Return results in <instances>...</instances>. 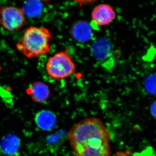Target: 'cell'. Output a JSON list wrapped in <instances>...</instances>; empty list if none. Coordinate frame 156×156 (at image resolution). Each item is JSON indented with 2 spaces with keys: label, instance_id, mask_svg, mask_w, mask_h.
I'll return each instance as SVG.
<instances>
[{
  "label": "cell",
  "instance_id": "obj_1",
  "mask_svg": "<svg viewBox=\"0 0 156 156\" xmlns=\"http://www.w3.org/2000/svg\"><path fill=\"white\" fill-rule=\"evenodd\" d=\"M67 136L74 156H111L109 132L98 118H86L76 123Z\"/></svg>",
  "mask_w": 156,
  "mask_h": 156
},
{
  "label": "cell",
  "instance_id": "obj_3",
  "mask_svg": "<svg viewBox=\"0 0 156 156\" xmlns=\"http://www.w3.org/2000/svg\"><path fill=\"white\" fill-rule=\"evenodd\" d=\"M76 66L67 52L61 51L48 58L46 69L52 79L60 80L69 77L76 71Z\"/></svg>",
  "mask_w": 156,
  "mask_h": 156
},
{
  "label": "cell",
  "instance_id": "obj_8",
  "mask_svg": "<svg viewBox=\"0 0 156 156\" xmlns=\"http://www.w3.org/2000/svg\"><path fill=\"white\" fill-rule=\"evenodd\" d=\"M72 35L76 41L80 43H86L90 41L93 36L91 26L84 21L76 22L71 31Z\"/></svg>",
  "mask_w": 156,
  "mask_h": 156
},
{
  "label": "cell",
  "instance_id": "obj_4",
  "mask_svg": "<svg viewBox=\"0 0 156 156\" xmlns=\"http://www.w3.org/2000/svg\"><path fill=\"white\" fill-rule=\"evenodd\" d=\"M0 22L6 30H18L25 23V15L22 9L15 6L2 7L0 9Z\"/></svg>",
  "mask_w": 156,
  "mask_h": 156
},
{
  "label": "cell",
  "instance_id": "obj_6",
  "mask_svg": "<svg viewBox=\"0 0 156 156\" xmlns=\"http://www.w3.org/2000/svg\"><path fill=\"white\" fill-rule=\"evenodd\" d=\"M116 17V14L114 9L108 4L98 5L92 12V20L98 27L109 25Z\"/></svg>",
  "mask_w": 156,
  "mask_h": 156
},
{
  "label": "cell",
  "instance_id": "obj_5",
  "mask_svg": "<svg viewBox=\"0 0 156 156\" xmlns=\"http://www.w3.org/2000/svg\"><path fill=\"white\" fill-rule=\"evenodd\" d=\"M91 52L101 65L106 69L114 66L115 58L111 43L105 38H98L92 44Z\"/></svg>",
  "mask_w": 156,
  "mask_h": 156
},
{
  "label": "cell",
  "instance_id": "obj_11",
  "mask_svg": "<svg viewBox=\"0 0 156 156\" xmlns=\"http://www.w3.org/2000/svg\"><path fill=\"white\" fill-rule=\"evenodd\" d=\"M21 9L25 16L29 18H35L42 14L43 2L40 0H24Z\"/></svg>",
  "mask_w": 156,
  "mask_h": 156
},
{
  "label": "cell",
  "instance_id": "obj_7",
  "mask_svg": "<svg viewBox=\"0 0 156 156\" xmlns=\"http://www.w3.org/2000/svg\"><path fill=\"white\" fill-rule=\"evenodd\" d=\"M27 93L32 99L38 103H43L48 100L50 95V89L43 82L35 81L30 85Z\"/></svg>",
  "mask_w": 156,
  "mask_h": 156
},
{
  "label": "cell",
  "instance_id": "obj_12",
  "mask_svg": "<svg viewBox=\"0 0 156 156\" xmlns=\"http://www.w3.org/2000/svg\"><path fill=\"white\" fill-rule=\"evenodd\" d=\"M76 2L80 6L88 5V4H92L95 2L97 0H73Z\"/></svg>",
  "mask_w": 156,
  "mask_h": 156
},
{
  "label": "cell",
  "instance_id": "obj_13",
  "mask_svg": "<svg viewBox=\"0 0 156 156\" xmlns=\"http://www.w3.org/2000/svg\"><path fill=\"white\" fill-rule=\"evenodd\" d=\"M153 113L156 116V103L154 105L153 107Z\"/></svg>",
  "mask_w": 156,
  "mask_h": 156
},
{
  "label": "cell",
  "instance_id": "obj_2",
  "mask_svg": "<svg viewBox=\"0 0 156 156\" xmlns=\"http://www.w3.org/2000/svg\"><path fill=\"white\" fill-rule=\"evenodd\" d=\"M52 34L44 27L31 26L23 31L16 45L17 50L28 58H38L50 51Z\"/></svg>",
  "mask_w": 156,
  "mask_h": 156
},
{
  "label": "cell",
  "instance_id": "obj_9",
  "mask_svg": "<svg viewBox=\"0 0 156 156\" xmlns=\"http://www.w3.org/2000/svg\"><path fill=\"white\" fill-rule=\"evenodd\" d=\"M35 121L38 128L43 131H51L56 125L55 114L47 110L38 112L35 117Z\"/></svg>",
  "mask_w": 156,
  "mask_h": 156
},
{
  "label": "cell",
  "instance_id": "obj_10",
  "mask_svg": "<svg viewBox=\"0 0 156 156\" xmlns=\"http://www.w3.org/2000/svg\"><path fill=\"white\" fill-rule=\"evenodd\" d=\"M20 141L16 135L9 134L4 136L0 143V149L8 155H15L18 152Z\"/></svg>",
  "mask_w": 156,
  "mask_h": 156
},
{
  "label": "cell",
  "instance_id": "obj_14",
  "mask_svg": "<svg viewBox=\"0 0 156 156\" xmlns=\"http://www.w3.org/2000/svg\"><path fill=\"white\" fill-rule=\"evenodd\" d=\"M40 1H41L43 2H44L48 3L49 2H50L51 0H40Z\"/></svg>",
  "mask_w": 156,
  "mask_h": 156
}]
</instances>
